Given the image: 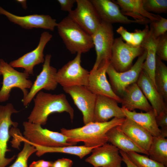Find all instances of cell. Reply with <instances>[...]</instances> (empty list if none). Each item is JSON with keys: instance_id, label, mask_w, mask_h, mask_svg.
Instances as JSON below:
<instances>
[{"instance_id": "1", "label": "cell", "mask_w": 167, "mask_h": 167, "mask_svg": "<svg viewBox=\"0 0 167 167\" xmlns=\"http://www.w3.org/2000/svg\"><path fill=\"white\" fill-rule=\"evenodd\" d=\"M125 118H113L103 122H91L81 127L73 129L62 128L61 132L68 137L72 143L76 144L82 142L86 147L96 148L108 142L107 132L112 128L121 125Z\"/></svg>"}, {"instance_id": "2", "label": "cell", "mask_w": 167, "mask_h": 167, "mask_svg": "<svg viewBox=\"0 0 167 167\" xmlns=\"http://www.w3.org/2000/svg\"><path fill=\"white\" fill-rule=\"evenodd\" d=\"M33 100L34 105L28 118L29 122L44 125L50 114L63 112L68 113L71 121L73 120L74 110L64 94H53L40 91Z\"/></svg>"}, {"instance_id": "3", "label": "cell", "mask_w": 167, "mask_h": 167, "mask_svg": "<svg viewBox=\"0 0 167 167\" xmlns=\"http://www.w3.org/2000/svg\"><path fill=\"white\" fill-rule=\"evenodd\" d=\"M66 48L72 54L85 53L93 48L91 36L67 16L57 26Z\"/></svg>"}, {"instance_id": "4", "label": "cell", "mask_w": 167, "mask_h": 167, "mask_svg": "<svg viewBox=\"0 0 167 167\" xmlns=\"http://www.w3.org/2000/svg\"><path fill=\"white\" fill-rule=\"evenodd\" d=\"M23 136L31 143L48 147H66L75 145L69 138L61 132L53 131L42 127L41 125L28 121L23 123Z\"/></svg>"}, {"instance_id": "5", "label": "cell", "mask_w": 167, "mask_h": 167, "mask_svg": "<svg viewBox=\"0 0 167 167\" xmlns=\"http://www.w3.org/2000/svg\"><path fill=\"white\" fill-rule=\"evenodd\" d=\"M0 69L3 78L0 90V102L7 101L12 89L15 88L21 90L23 98L25 97L28 92V89H30L33 84L28 79L29 75L18 71L2 59H0Z\"/></svg>"}, {"instance_id": "6", "label": "cell", "mask_w": 167, "mask_h": 167, "mask_svg": "<svg viewBox=\"0 0 167 167\" xmlns=\"http://www.w3.org/2000/svg\"><path fill=\"white\" fill-rule=\"evenodd\" d=\"M146 52L144 50L134 64L128 70L122 72L117 71L110 64L106 70L110 84L114 92L120 97L125 89L130 85L136 83L143 70Z\"/></svg>"}, {"instance_id": "7", "label": "cell", "mask_w": 167, "mask_h": 167, "mask_svg": "<svg viewBox=\"0 0 167 167\" xmlns=\"http://www.w3.org/2000/svg\"><path fill=\"white\" fill-rule=\"evenodd\" d=\"M81 54L77 53L73 59L57 71L56 80L63 88L76 85L87 86L89 72L81 65Z\"/></svg>"}, {"instance_id": "8", "label": "cell", "mask_w": 167, "mask_h": 167, "mask_svg": "<svg viewBox=\"0 0 167 167\" xmlns=\"http://www.w3.org/2000/svg\"><path fill=\"white\" fill-rule=\"evenodd\" d=\"M141 46L134 47L124 42L121 37L115 38L112 46L110 64L119 72L129 70L133 66V60L143 53Z\"/></svg>"}, {"instance_id": "9", "label": "cell", "mask_w": 167, "mask_h": 167, "mask_svg": "<svg viewBox=\"0 0 167 167\" xmlns=\"http://www.w3.org/2000/svg\"><path fill=\"white\" fill-rule=\"evenodd\" d=\"M96 54V58L92 70L97 69L106 60L109 61L114 39L112 24L101 21L91 36Z\"/></svg>"}, {"instance_id": "10", "label": "cell", "mask_w": 167, "mask_h": 167, "mask_svg": "<svg viewBox=\"0 0 167 167\" xmlns=\"http://www.w3.org/2000/svg\"><path fill=\"white\" fill-rule=\"evenodd\" d=\"M77 6L68 16L90 35L94 32L101 20L89 0H76Z\"/></svg>"}, {"instance_id": "11", "label": "cell", "mask_w": 167, "mask_h": 167, "mask_svg": "<svg viewBox=\"0 0 167 167\" xmlns=\"http://www.w3.org/2000/svg\"><path fill=\"white\" fill-rule=\"evenodd\" d=\"M63 89L71 96L75 104L81 112L84 124L93 122L96 95L83 86L63 87Z\"/></svg>"}, {"instance_id": "12", "label": "cell", "mask_w": 167, "mask_h": 167, "mask_svg": "<svg viewBox=\"0 0 167 167\" xmlns=\"http://www.w3.org/2000/svg\"><path fill=\"white\" fill-rule=\"evenodd\" d=\"M19 112L11 103L0 105V167H6L15 158V156L10 158L5 156L6 153L10 151L7 147L10 137V127L12 126L15 128L18 125L17 122L12 120L11 116L13 113Z\"/></svg>"}, {"instance_id": "13", "label": "cell", "mask_w": 167, "mask_h": 167, "mask_svg": "<svg viewBox=\"0 0 167 167\" xmlns=\"http://www.w3.org/2000/svg\"><path fill=\"white\" fill-rule=\"evenodd\" d=\"M51 58L50 54H47L45 56L41 72L37 76L27 95L22 100L24 106H27L41 90H53L56 88L58 84L56 80L57 71L50 65Z\"/></svg>"}, {"instance_id": "14", "label": "cell", "mask_w": 167, "mask_h": 167, "mask_svg": "<svg viewBox=\"0 0 167 167\" xmlns=\"http://www.w3.org/2000/svg\"><path fill=\"white\" fill-rule=\"evenodd\" d=\"M110 64L109 60L103 62L95 70L89 71L88 85L86 87L96 95L107 96L121 103L122 99L113 92L106 77V70Z\"/></svg>"}, {"instance_id": "15", "label": "cell", "mask_w": 167, "mask_h": 167, "mask_svg": "<svg viewBox=\"0 0 167 167\" xmlns=\"http://www.w3.org/2000/svg\"><path fill=\"white\" fill-rule=\"evenodd\" d=\"M52 37V35L49 32H43L41 34L39 44L35 49L11 61L9 64L13 68L24 69V72L29 75H32L34 66L44 62V50Z\"/></svg>"}, {"instance_id": "16", "label": "cell", "mask_w": 167, "mask_h": 167, "mask_svg": "<svg viewBox=\"0 0 167 167\" xmlns=\"http://www.w3.org/2000/svg\"><path fill=\"white\" fill-rule=\"evenodd\" d=\"M85 161L94 167H122V157L119 150L107 143L96 147Z\"/></svg>"}, {"instance_id": "17", "label": "cell", "mask_w": 167, "mask_h": 167, "mask_svg": "<svg viewBox=\"0 0 167 167\" xmlns=\"http://www.w3.org/2000/svg\"><path fill=\"white\" fill-rule=\"evenodd\" d=\"M0 14L5 16L11 22L25 29L41 28L53 31L58 23L49 15L34 14L20 16L14 14L0 6Z\"/></svg>"}, {"instance_id": "18", "label": "cell", "mask_w": 167, "mask_h": 167, "mask_svg": "<svg viewBox=\"0 0 167 167\" xmlns=\"http://www.w3.org/2000/svg\"><path fill=\"white\" fill-rule=\"evenodd\" d=\"M101 21L112 24L114 23L129 24H146L143 22L129 19L122 12L120 7L113 0H90Z\"/></svg>"}, {"instance_id": "19", "label": "cell", "mask_w": 167, "mask_h": 167, "mask_svg": "<svg viewBox=\"0 0 167 167\" xmlns=\"http://www.w3.org/2000/svg\"><path fill=\"white\" fill-rule=\"evenodd\" d=\"M121 108L118 103L110 97L96 95L95 106L93 122H107L112 118H125Z\"/></svg>"}, {"instance_id": "20", "label": "cell", "mask_w": 167, "mask_h": 167, "mask_svg": "<svg viewBox=\"0 0 167 167\" xmlns=\"http://www.w3.org/2000/svg\"><path fill=\"white\" fill-rule=\"evenodd\" d=\"M136 83L149 101L156 116L167 109V104L157 91L154 83L143 70Z\"/></svg>"}, {"instance_id": "21", "label": "cell", "mask_w": 167, "mask_h": 167, "mask_svg": "<svg viewBox=\"0 0 167 167\" xmlns=\"http://www.w3.org/2000/svg\"><path fill=\"white\" fill-rule=\"evenodd\" d=\"M121 98L122 107L129 111L139 109L147 112L153 110L151 105L136 83L128 86Z\"/></svg>"}, {"instance_id": "22", "label": "cell", "mask_w": 167, "mask_h": 167, "mask_svg": "<svg viewBox=\"0 0 167 167\" xmlns=\"http://www.w3.org/2000/svg\"><path fill=\"white\" fill-rule=\"evenodd\" d=\"M113 1L118 5L124 15L131 17L134 20L143 22L146 24L151 21L159 20L161 18L159 15L147 11L143 7L142 0Z\"/></svg>"}, {"instance_id": "23", "label": "cell", "mask_w": 167, "mask_h": 167, "mask_svg": "<svg viewBox=\"0 0 167 167\" xmlns=\"http://www.w3.org/2000/svg\"><path fill=\"white\" fill-rule=\"evenodd\" d=\"M118 126L133 141L148 152L153 136L148 131L126 118Z\"/></svg>"}, {"instance_id": "24", "label": "cell", "mask_w": 167, "mask_h": 167, "mask_svg": "<svg viewBox=\"0 0 167 167\" xmlns=\"http://www.w3.org/2000/svg\"><path fill=\"white\" fill-rule=\"evenodd\" d=\"M118 126L112 128L106 133L108 142L124 152H135L148 156L147 152L133 141Z\"/></svg>"}, {"instance_id": "25", "label": "cell", "mask_w": 167, "mask_h": 167, "mask_svg": "<svg viewBox=\"0 0 167 167\" xmlns=\"http://www.w3.org/2000/svg\"><path fill=\"white\" fill-rule=\"evenodd\" d=\"M121 109L126 118H128L148 131L153 136L161 135V130L156 122V115L153 109L143 113L137 112L135 110L130 111L123 107Z\"/></svg>"}, {"instance_id": "26", "label": "cell", "mask_w": 167, "mask_h": 167, "mask_svg": "<svg viewBox=\"0 0 167 167\" xmlns=\"http://www.w3.org/2000/svg\"><path fill=\"white\" fill-rule=\"evenodd\" d=\"M158 40V38L156 39L154 37L151 29L150 28L147 36L141 46L146 52V58L143 65V70L146 73L154 84L156 57V48Z\"/></svg>"}, {"instance_id": "27", "label": "cell", "mask_w": 167, "mask_h": 167, "mask_svg": "<svg viewBox=\"0 0 167 167\" xmlns=\"http://www.w3.org/2000/svg\"><path fill=\"white\" fill-rule=\"evenodd\" d=\"M21 141H26L35 147L36 149V155L39 157L47 153H61L76 156L82 159L91 153L95 148L88 147L84 145L71 146L66 147H48L41 146L31 143L26 140L24 137L21 138Z\"/></svg>"}, {"instance_id": "28", "label": "cell", "mask_w": 167, "mask_h": 167, "mask_svg": "<svg viewBox=\"0 0 167 167\" xmlns=\"http://www.w3.org/2000/svg\"><path fill=\"white\" fill-rule=\"evenodd\" d=\"M149 158L167 167V139L161 135L153 136L148 151Z\"/></svg>"}, {"instance_id": "29", "label": "cell", "mask_w": 167, "mask_h": 167, "mask_svg": "<svg viewBox=\"0 0 167 167\" xmlns=\"http://www.w3.org/2000/svg\"><path fill=\"white\" fill-rule=\"evenodd\" d=\"M154 83L157 91L167 103V67L156 56Z\"/></svg>"}, {"instance_id": "30", "label": "cell", "mask_w": 167, "mask_h": 167, "mask_svg": "<svg viewBox=\"0 0 167 167\" xmlns=\"http://www.w3.org/2000/svg\"><path fill=\"white\" fill-rule=\"evenodd\" d=\"M129 159L138 167H167L148 157L135 152H126Z\"/></svg>"}, {"instance_id": "31", "label": "cell", "mask_w": 167, "mask_h": 167, "mask_svg": "<svg viewBox=\"0 0 167 167\" xmlns=\"http://www.w3.org/2000/svg\"><path fill=\"white\" fill-rule=\"evenodd\" d=\"M22 150L18 153L14 163L8 167H28V160L30 156L36 151L34 146L26 141H24Z\"/></svg>"}, {"instance_id": "32", "label": "cell", "mask_w": 167, "mask_h": 167, "mask_svg": "<svg viewBox=\"0 0 167 167\" xmlns=\"http://www.w3.org/2000/svg\"><path fill=\"white\" fill-rule=\"evenodd\" d=\"M144 9L148 12L156 13H166L167 0H142Z\"/></svg>"}, {"instance_id": "33", "label": "cell", "mask_w": 167, "mask_h": 167, "mask_svg": "<svg viewBox=\"0 0 167 167\" xmlns=\"http://www.w3.org/2000/svg\"><path fill=\"white\" fill-rule=\"evenodd\" d=\"M150 28L154 37L158 38L167 32V19L161 16L159 20L151 21Z\"/></svg>"}, {"instance_id": "34", "label": "cell", "mask_w": 167, "mask_h": 167, "mask_svg": "<svg viewBox=\"0 0 167 167\" xmlns=\"http://www.w3.org/2000/svg\"><path fill=\"white\" fill-rule=\"evenodd\" d=\"M156 56L161 60L167 61V32L158 38L156 48Z\"/></svg>"}, {"instance_id": "35", "label": "cell", "mask_w": 167, "mask_h": 167, "mask_svg": "<svg viewBox=\"0 0 167 167\" xmlns=\"http://www.w3.org/2000/svg\"><path fill=\"white\" fill-rule=\"evenodd\" d=\"M149 31V28L148 25L146 24L145 28L143 30L135 29L134 32H131V46H141Z\"/></svg>"}, {"instance_id": "36", "label": "cell", "mask_w": 167, "mask_h": 167, "mask_svg": "<svg viewBox=\"0 0 167 167\" xmlns=\"http://www.w3.org/2000/svg\"><path fill=\"white\" fill-rule=\"evenodd\" d=\"M156 124L161 130L160 135L167 136V109L156 117Z\"/></svg>"}, {"instance_id": "37", "label": "cell", "mask_w": 167, "mask_h": 167, "mask_svg": "<svg viewBox=\"0 0 167 167\" xmlns=\"http://www.w3.org/2000/svg\"><path fill=\"white\" fill-rule=\"evenodd\" d=\"M117 32L121 36L123 40L125 41L127 44L131 46V32H128L122 26H120L116 30Z\"/></svg>"}, {"instance_id": "38", "label": "cell", "mask_w": 167, "mask_h": 167, "mask_svg": "<svg viewBox=\"0 0 167 167\" xmlns=\"http://www.w3.org/2000/svg\"><path fill=\"white\" fill-rule=\"evenodd\" d=\"M57 1L60 5L61 9L68 13L72 10L74 4L76 2V0H58Z\"/></svg>"}, {"instance_id": "39", "label": "cell", "mask_w": 167, "mask_h": 167, "mask_svg": "<svg viewBox=\"0 0 167 167\" xmlns=\"http://www.w3.org/2000/svg\"><path fill=\"white\" fill-rule=\"evenodd\" d=\"M72 161L68 158L59 159L53 162L51 167H72Z\"/></svg>"}, {"instance_id": "40", "label": "cell", "mask_w": 167, "mask_h": 167, "mask_svg": "<svg viewBox=\"0 0 167 167\" xmlns=\"http://www.w3.org/2000/svg\"><path fill=\"white\" fill-rule=\"evenodd\" d=\"M53 163L52 161L41 160L33 161L29 167H51Z\"/></svg>"}, {"instance_id": "41", "label": "cell", "mask_w": 167, "mask_h": 167, "mask_svg": "<svg viewBox=\"0 0 167 167\" xmlns=\"http://www.w3.org/2000/svg\"><path fill=\"white\" fill-rule=\"evenodd\" d=\"M119 152L122 161L124 162L127 167H138L129 159L125 152L120 150H119Z\"/></svg>"}, {"instance_id": "42", "label": "cell", "mask_w": 167, "mask_h": 167, "mask_svg": "<svg viewBox=\"0 0 167 167\" xmlns=\"http://www.w3.org/2000/svg\"><path fill=\"white\" fill-rule=\"evenodd\" d=\"M16 1L21 4L22 6L25 9H26L27 8V1L25 0H17Z\"/></svg>"}, {"instance_id": "43", "label": "cell", "mask_w": 167, "mask_h": 167, "mask_svg": "<svg viewBox=\"0 0 167 167\" xmlns=\"http://www.w3.org/2000/svg\"><path fill=\"white\" fill-rule=\"evenodd\" d=\"M2 75L0 69V75Z\"/></svg>"}]
</instances>
